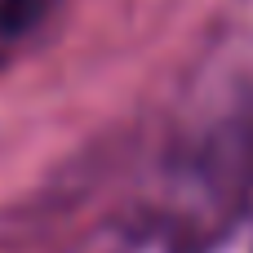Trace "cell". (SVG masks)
Returning <instances> with one entry per match:
<instances>
[{
  "label": "cell",
  "mask_w": 253,
  "mask_h": 253,
  "mask_svg": "<svg viewBox=\"0 0 253 253\" xmlns=\"http://www.w3.org/2000/svg\"><path fill=\"white\" fill-rule=\"evenodd\" d=\"M253 218V0H227L182 62L111 205L58 253H213Z\"/></svg>",
  "instance_id": "obj_1"
},
{
  "label": "cell",
  "mask_w": 253,
  "mask_h": 253,
  "mask_svg": "<svg viewBox=\"0 0 253 253\" xmlns=\"http://www.w3.org/2000/svg\"><path fill=\"white\" fill-rule=\"evenodd\" d=\"M62 0H0V49L22 44L31 36H40Z\"/></svg>",
  "instance_id": "obj_2"
},
{
  "label": "cell",
  "mask_w": 253,
  "mask_h": 253,
  "mask_svg": "<svg viewBox=\"0 0 253 253\" xmlns=\"http://www.w3.org/2000/svg\"><path fill=\"white\" fill-rule=\"evenodd\" d=\"M249 253H253V245H249Z\"/></svg>",
  "instance_id": "obj_3"
}]
</instances>
